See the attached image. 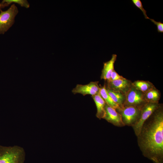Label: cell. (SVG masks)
<instances>
[{
  "label": "cell",
  "mask_w": 163,
  "mask_h": 163,
  "mask_svg": "<svg viewBox=\"0 0 163 163\" xmlns=\"http://www.w3.org/2000/svg\"><path fill=\"white\" fill-rule=\"evenodd\" d=\"M143 155L154 163H163V109L162 104L145 122L137 136Z\"/></svg>",
  "instance_id": "1"
},
{
  "label": "cell",
  "mask_w": 163,
  "mask_h": 163,
  "mask_svg": "<svg viewBox=\"0 0 163 163\" xmlns=\"http://www.w3.org/2000/svg\"><path fill=\"white\" fill-rule=\"evenodd\" d=\"M9 6L6 3H0V11L1 10V9L2 8H4L6 7H7Z\"/></svg>",
  "instance_id": "20"
},
{
  "label": "cell",
  "mask_w": 163,
  "mask_h": 163,
  "mask_svg": "<svg viewBox=\"0 0 163 163\" xmlns=\"http://www.w3.org/2000/svg\"><path fill=\"white\" fill-rule=\"evenodd\" d=\"M124 78L123 76L120 75L115 70H114L111 74L110 80L108 81H113L123 79Z\"/></svg>",
  "instance_id": "19"
},
{
  "label": "cell",
  "mask_w": 163,
  "mask_h": 163,
  "mask_svg": "<svg viewBox=\"0 0 163 163\" xmlns=\"http://www.w3.org/2000/svg\"><path fill=\"white\" fill-rule=\"evenodd\" d=\"M93 99L97 110L96 117L99 119H103L105 114V102L99 94L91 96Z\"/></svg>",
  "instance_id": "11"
},
{
  "label": "cell",
  "mask_w": 163,
  "mask_h": 163,
  "mask_svg": "<svg viewBox=\"0 0 163 163\" xmlns=\"http://www.w3.org/2000/svg\"><path fill=\"white\" fill-rule=\"evenodd\" d=\"M1 3H6L8 5L11 3H15L26 8H28L30 7V4L27 0H4Z\"/></svg>",
  "instance_id": "16"
},
{
  "label": "cell",
  "mask_w": 163,
  "mask_h": 163,
  "mask_svg": "<svg viewBox=\"0 0 163 163\" xmlns=\"http://www.w3.org/2000/svg\"><path fill=\"white\" fill-rule=\"evenodd\" d=\"M107 89L126 95L132 87V82L125 78L111 81H106Z\"/></svg>",
  "instance_id": "7"
},
{
  "label": "cell",
  "mask_w": 163,
  "mask_h": 163,
  "mask_svg": "<svg viewBox=\"0 0 163 163\" xmlns=\"http://www.w3.org/2000/svg\"><path fill=\"white\" fill-rule=\"evenodd\" d=\"M105 110V114L103 119L116 126L122 127L125 126L121 115L116 109L106 104Z\"/></svg>",
  "instance_id": "9"
},
{
  "label": "cell",
  "mask_w": 163,
  "mask_h": 163,
  "mask_svg": "<svg viewBox=\"0 0 163 163\" xmlns=\"http://www.w3.org/2000/svg\"><path fill=\"white\" fill-rule=\"evenodd\" d=\"M133 4L142 12L145 18L146 19H150L146 14V11L143 8L142 3L140 0H132Z\"/></svg>",
  "instance_id": "17"
},
{
  "label": "cell",
  "mask_w": 163,
  "mask_h": 163,
  "mask_svg": "<svg viewBox=\"0 0 163 163\" xmlns=\"http://www.w3.org/2000/svg\"><path fill=\"white\" fill-rule=\"evenodd\" d=\"M142 107L123 106L116 110L121 115L125 126H132L139 118Z\"/></svg>",
  "instance_id": "3"
},
{
  "label": "cell",
  "mask_w": 163,
  "mask_h": 163,
  "mask_svg": "<svg viewBox=\"0 0 163 163\" xmlns=\"http://www.w3.org/2000/svg\"><path fill=\"white\" fill-rule=\"evenodd\" d=\"M117 55L113 54L109 61L104 62L103 68L102 70L101 79L105 81H109L111 74L114 70V64L117 60Z\"/></svg>",
  "instance_id": "10"
},
{
  "label": "cell",
  "mask_w": 163,
  "mask_h": 163,
  "mask_svg": "<svg viewBox=\"0 0 163 163\" xmlns=\"http://www.w3.org/2000/svg\"><path fill=\"white\" fill-rule=\"evenodd\" d=\"M132 86L136 89L145 93L155 86L148 81L137 80L132 82Z\"/></svg>",
  "instance_id": "13"
},
{
  "label": "cell",
  "mask_w": 163,
  "mask_h": 163,
  "mask_svg": "<svg viewBox=\"0 0 163 163\" xmlns=\"http://www.w3.org/2000/svg\"><path fill=\"white\" fill-rule=\"evenodd\" d=\"M0 11V34H4L14 24L18 10L15 5L12 4L7 10Z\"/></svg>",
  "instance_id": "4"
},
{
  "label": "cell",
  "mask_w": 163,
  "mask_h": 163,
  "mask_svg": "<svg viewBox=\"0 0 163 163\" xmlns=\"http://www.w3.org/2000/svg\"><path fill=\"white\" fill-rule=\"evenodd\" d=\"M107 90L113 101L118 104L120 107H122L125 101V95L119 92H114L109 89Z\"/></svg>",
  "instance_id": "15"
},
{
  "label": "cell",
  "mask_w": 163,
  "mask_h": 163,
  "mask_svg": "<svg viewBox=\"0 0 163 163\" xmlns=\"http://www.w3.org/2000/svg\"><path fill=\"white\" fill-rule=\"evenodd\" d=\"M25 155L24 149L20 146L0 145V163H24Z\"/></svg>",
  "instance_id": "2"
},
{
  "label": "cell",
  "mask_w": 163,
  "mask_h": 163,
  "mask_svg": "<svg viewBox=\"0 0 163 163\" xmlns=\"http://www.w3.org/2000/svg\"><path fill=\"white\" fill-rule=\"evenodd\" d=\"M161 96L160 91L155 86L144 93V99L146 102L159 103Z\"/></svg>",
  "instance_id": "12"
},
{
  "label": "cell",
  "mask_w": 163,
  "mask_h": 163,
  "mask_svg": "<svg viewBox=\"0 0 163 163\" xmlns=\"http://www.w3.org/2000/svg\"><path fill=\"white\" fill-rule=\"evenodd\" d=\"M150 21L152 22L157 27V30L158 32L160 33H163V23H161V21H156L154 19H150Z\"/></svg>",
  "instance_id": "18"
},
{
  "label": "cell",
  "mask_w": 163,
  "mask_h": 163,
  "mask_svg": "<svg viewBox=\"0 0 163 163\" xmlns=\"http://www.w3.org/2000/svg\"><path fill=\"white\" fill-rule=\"evenodd\" d=\"M146 103L144 99V93L136 89L132 86L125 95V99L123 106L142 107Z\"/></svg>",
  "instance_id": "6"
},
{
  "label": "cell",
  "mask_w": 163,
  "mask_h": 163,
  "mask_svg": "<svg viewBox=\"0 0 163 163\" xmlns=\"http://www.w3.org/2000/svg\"><path fill=\"white\" fill-rule=\"evenodd\" d=\"M99 94L104 100L106 104L116 110L120 108L119 106L115 103L108 93L105 85H100Z\"/></svg>",
  "instance_id": "14"
},
{
  "label": "cell",
  "mask_w": 163,
  "mask_h": 163,
  "mask_svg": "<svg viewBox=\"0 0 163 163\" xmlns=\"http://www.w3.org/2000/svg\"><path fill=\"white\" fill-rule=\"evenodd\" d=\"M160 104L159 103L147 102L142 107L139 119L132 126L137 136L140 133L144 123L158 107Z\"/></svg>",
  "instance_id": "5"
},
{
  "label": "cell",
  "mask_w": 163,
  "mask_h": 163,
  "mask_svg": "<svg viewBox=\"0 0 163 163\" xmlns=\"http://www.w3.org/2000/svg\"><path fill=\"white\" fill-rule=\"evenodd\" d=\"M99 82L98 81L91 82L86 85L77 84L72 91L74 94H80L83 96L87 94L95 95L99 93Z\"/></svg>",
  "instance_id": "8"
}]
</instances>
